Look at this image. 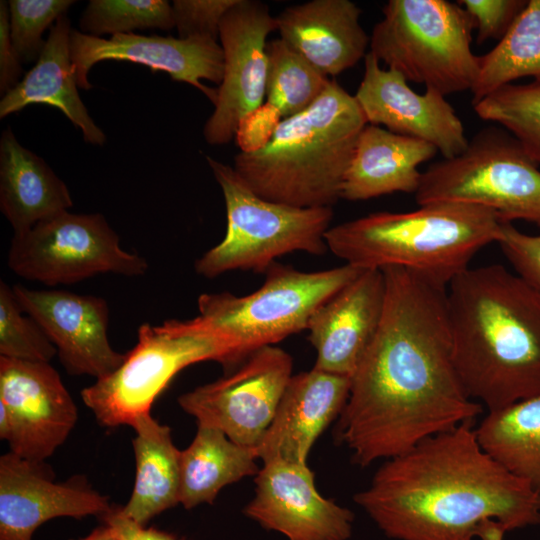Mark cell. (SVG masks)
<instances>
[{
  "label": "cell",
  "instance_id": "6da1fadb",
  "mask_svg": "<svg viewBox=\"0 0 540 540\" xmlns=\"http://www.w3.org/2000/svg\"><path fill=\"white\" fill-rule=\"evenodd\" d=\"M382 272V318L350 378L337 429L353 461L363 467L475 421L483 411L455 368L447 286L405 268Z\"/></svg>",
  "mask_w": 540,
  "mask_h": 540
},
{
  "label": "cell",
  "instance_id": "7a4b0ae2",
  "mask_svg": "<svg viewBox=\"0 0 540 540\" xmlns=\"http://www.w3.org/2000/svg\"><path fill=\"white\" fill-rule=\"evenodd\" d=\"M474 421L385 460L354 500L396 540H503L540 524V494L480 445Z\"/></svg>",
  "mask_w": 540,
  "mask_h": 540
},
{
  "label": "cell",
  "instance_id": "3957f363",
  "mask_svg": "<svg viewBox=\"0 0 540 540\" xmlns=\"http://www.w3.org/2000/svg\"><path fill=\"white\" fill-rule=\"evenodd\" d=\"M452 354L471 399L494 411L540 394V296L500 264L447 286Z\"/></svg>",
  "mask_w": 540,
  "mask_h": 540
},
{
  "label": "cell",
  "instance_id": "277c9868",
  "mask_svg": "<svg viewBox=\"0 0 540 540\" xmlns=\"http://www.w3.org/2000/svg\"><path fill=\"white\" fill-rule=\"evenodd\" d=\"M354 95L335 80L304 111L284 118L266 147L238 153L233 168L263 199L296 207H331L359 134L367 125Z\"/></svg>",
  "mask_w": 540,
  "mask_h": 540
},
{
  "label": "cell",
  "instance_id": "5b68a950",
  "mask_svg": "<svg viewBox=\"0 0 540 540\" xmlns=\"http://www.w3.org/2000/svg\"><path fill=\"white\" fill-rule=\"evenodd\" d=\"M502 222L479 205L432 202L340 223L325 240L329 251L358 269L400 267L448 286L478 251L497 242Z\"/></svg>",
  "mask_w": 540,
  "mask_h": 540
},
{
  "label": "cell",
  "instance_id": "8992f818",
  "mask_svg": "<svg viewBox=\"0 0 540 540\" xmlns=\"http://www.w3.org/2000/svg\"><path fill=\"white\" fill-rule=\"evenodd\" d=\"M361 271L344 264L304 272L276 261L262 286L250 294H201L197 317L224 344V369L231 372L255 351L306 330L314 311Z\"/></svg>",
  "mask_w": 540,
  "mask_h": 540
},
{
  "label": "cell",
  "instance_id": "52a82bcc",
  "mask_svg": "<svg viewBox=\"0 0 540 540\" xmlns=\"http://www.w3.org/2000/svg\"><path fill=\"white\" fill-rule=\"evenodd\" d=\"M226 207L223 240L195 261V271L215 278L230 271L265 273L276 259L296 251L323 255L331 207H296L255 194L233 166L207 156Z\"/></svg>",
  "mask_w": 540,
  "mask_h": 540
},
{
  "label": "cell",
  "instance_id": "ba28073f",
  "mask_svg": "<svg viewBox=\"0 0 540 540\" xmlns=\"http://www.w3.org/2000/svg\"><path fill=\"white\" fill-rule=\"evenodd\" d=\"M370 36V52L407 81L445 97L471 90L479 56L471 49L475 24L457 2L389 0Z\"/></svg>",
  "mask_w": 540,
  "mask_h": 540
},
{
  "label": "cell",
  "instance_id": "9c48e42d",
  "mask_svg": "<svg viewBox=\"0 0 540 540\" xmlns=\"http://www.w3.org/2000/svg\"><path fill=\"white\" fill-rule=\"evenodd\" d=\"M226 360L224 344L197 316L159 325L144 323L122 364L82 389L81 398L101 426H131L138 416L150 413L156 398L181 370L202 361H216L224 368Z\"/></svg>",
  "mask_w": 540,
  "mask_h": 540
},
{
  "label": "cell",
  "instance_id": "30bf717a",
  "mask_svg": "<svg viewBox=\"0 0 540 540\" xmlns=\"http://www.w3.org/2000/svg\"><path fill=\"white\" fill-rule=\"evenodd\" d=\"M418 205L464 202L485 207L501 221L540 223V170L506 130L478 131L458 156L442 159L423 173Z\"/></svg>",
  "mask_w": 540,
  "mask_h": 540
},
{
  "label": "cell",
  "instance_id": "8fae6325",
  "mask_svg": "<svg viewBox=\"0 0 540 540\" xmlns=\"http://www.w3.org/2000/svg\"><path fill=\"white\" fill-rule=\"evenodd\" d=\"M8 265L18 276L48 286L106 273L141 276L149 267L144 257L121 247L102 214L68 210L13 233Z\"/></svg>",
  "mask_w": 540,
  "mask_h": 540
},
{
  "label": "cell",
  "instance_id": "7c38bea8",
  "mask_svg": "<svg viewBox=\"0 0 540 540\" xmlns=\"http://www.w3.org/2000/svg\"><path fill=\"white\" fill-rule=\"evenodd\" d=\"M292 369L293 359L286 351L267 346L224 377L182 394L178 403L197 425L218 429L233 442L256 450Z\"/></svg>",
  "mask_w": 540,
  "mask_h": 540
},
{
  "label": "cell",
  "instance_id": "4fadbf2b",
  "mask_svg": "<svg viewBox=\"0 0 540 540\" xmlns=\"http://www.w3.org/2000/svg\"><path fill=\"white\" fill-rule=\"evenodd\" d=\"M77 419L73 398L50 363L0 356V438L10 452L44 462Z\"/></svg>",
  "mask_w": 540,
  "mask_h": 540
},
{
  "label": "cell",
  "instance_id": "5bb4252c",
  "mask_svg": "<svg viewBox=\"0 0 540 540\" xmlns=\"http://www.w3.org/2000/svg\"><path fill=\"white\" fill-rule=\"evenodd\" d=\"M275 30L276 17L260 1L238 0L224 16L219 31L224 73L214 111L203 128L207 143L223 145L233 140L240 119L264 103L266 40Z\"/></svg>",
  "mask_w": 540,
  "mask_h": 540
},
{
  "label": "cell",
  "instance_id": "9a60e30c",
  "mask_svg": "<svg viewBox=\"0 0 540 540\" xmlns=\"http://www.w3.org/2000/svg\"><path fill=\"white\" fill-rule=\"evenodd\" d=\"M114 507L84 476L55 482L44 462L12 452L0 457V540H32L34 532L49 520L102 519Z\"/></svg>",
  "mask_w": 540,
  "mask_h": 540
},
{
  "label": "cell",
  "instance_id": "2e32d148",
  "mask_svg": "<svg viewBox=\"0 0 540 540\" xmlns=\"http://www.w3.org/2000/svg\"><path fill=\"white\" fill-rule=\"evenodd\" d=\"M70 56L77 86L84 90L92 87L87 76L97 62L129 61L153 71H164L172 80L194 86L214 104L217 89L203 85L201 80L220 85L224 73L222 47L208 37L181 39L128 33L106 39L72 29Z\"/></svg>",
  "mask_w": 540,
  "mask_h": 540
},
{
  "label": "cell",
  "instance_id": "e0dca14e",
  "mask_svg": "<svg viewBox=\"0 0 540 540\" xmlns=\"http://www.w3.org/2000/svg\"><path fill=\"white\" fill-rule=\"evenodd\" d=\"M354 97L368 124L428 142L443 159L460 155L468 146L464 125L444 95L434 89L418 94L401 73L381 68L370 51Z\"/></svg>",
  "mask_w": 540,
  "mask_h": 540
},
{
  "label": "cell",
  "instance_id": "ac0fdd59",
  "mask_svg": "<svg viewBox=\"0 0 540 540\" xmlns=\"http://www.w3.org/2000/svg\"><path fill=\"white\" fill-rule=\"evenodd\" d=\"M22 310L43 329L72 375L103 378L114 372L125 354L108 339L109 307L105 299L66 290H33L13 286Z\"/></svg>",
  "mask_w": 540,
  "mask_h": 540
},
{
  "label": "cell",
  "instance_id": "d6986e66",
  "mask_svg": "<svg viewBox=\"0 0 540 540\" xmlns=\"http://www.w3.org/2000/svg\"><path fill=\"white\" fill-rule=\"evenodd\" d=\"M255 495L244 514L288 540H348L354 514L324 498L307 464L279 459L263 462L255 478Z\"/></svg>",
  "mask_w": 540,
  "mask_h": 540
},
{
  "label": "cell",
  "instance_id": "ffe728a7",
  "mask_svg": "<svg viewBox=\"0 0 540 540\" xmlns=\"http://www.w3.org/2000/svg\"><path fill=\"white\" fill-rule=\"evenodd\" d=\"M386 284L382 270H362L311 315L314 368L351 378L379 327Z\"/></svg>",
  "mask_w": 540,
  "mask_h": 540
},
{
  "label": "cell",
  "instance_id": "44dd1931",
  "mask_svg": "<svg viewBox=\"0 0 540 540\" xmlns=\"http://www.w3.org/2000/svg\"><path fill=\"white\" fill-rule=\"evenodd\" d=\"M350 384L349 377L314 367L292 375L274 418L256 447L258 459L307 464L314 442L340 416Z\"/></svg>",
  "mask_w": 540,
  "mask_h": 540
},
{
  "label": "cell",
  "instance_id": "7402d4cb",
  "mask_svg": "<svg viewBox=\"0 0 540 540\" xmlns=\"http://www.w3.org/2000/svg\"><path fill=\"white\" fill-rule=\"evenodd\" d=\"M361 13L350 0H312L285 8L276 17L277 31L318 71L337 76L368 53Z\"/></svg>",
  "mask_w": 540,
  "mask_h": 540
},
{
  "label": "cell",
  "instance_id": "603a6c76",
  "mask_svg": "<svg viewBox=\"0 0 540 540\" xmlns=\"http://www.w3.org/2000/svg\"><path fill=\"white\" fill-rule=\"evenodd\" d=\"M438 151L428 142L367 124L357 139L344 177L341 199L361 201L395 193H416L419 166Z\"/></svg>",
  "mask_w": 540,
  "mask_h": 540
},
{
  "label": "cell",
  "instance_id": "cb8c5ba5",
  "mask_svg": "<svg viewBox=\"0 0 540 540\" xmlns=\"http://www.w3.org/2000/svg\"><path fill=\"white\" fill-rule=\"evenodd\" d=\"M71 30L67 14L62 15L50 28L35 65L2 97L0 118L31 104L50 105L80 128L85 142L102 145L106 136L90 117L77 90L70 56Z\"/></svg>",
  "mask_w": 540,
  "mask_h": 540
},
{
  "label": "cell",
  "instance_id": "d4e9b609",
  "mask_svg": "<svg viewBox=\"0 0 540 540\" xmlns=\"http://www.w3.org/2000/svg\"><path fill=\"white\" fill-rule=\"evenodd\" d=\"M72 205L66 184L6 128L0 138V209L13 232H24Z\"/></svg>",
  "mask_w": 540,
  "mask_h": 540
},
{
  "label": "cell",
  "instance_id": "484cf974",
  "mask_svg": "<svg viewBox=\"0 0 540 540\" xmlns=\"http://www.w3.org/2000/svg\"><path fill=\"white\" fill-rule=\"evenodd\" d=\"M131 427L136 433L132 440L136 475L131 496L120 511L145 526L156 515L180 504L181 451L170 428L151 413L138 416Z\"/></svg>",
  "mask_w": 540,
  "mask_h": 540
},
{
  "label": "cell",
  "instance_id": "4316f807",
  "mask_svg": "<svg viewBox=\"0 0 540 540\" xmlns=\"http://www.w3.org/2000/svg\"><path fill=\"white\" fill-rule=\"evenodd\" d=\"M254 448L241 446L222 431L197 425L190 445L180 452V496L185 509L212 504L225 486L259 472Z\"/></svg>",
  "mask_w": 540,
  "mask_h": 540
},
{
  "label": "cell",
  "instance_id": "83f0119b",
  "mask_svg": "<svg viewBox=\"0 0 540 540\" xmlns=\"http://www.w3.org/2000/svg\"><path fill=\"white\" fill-rule=\"evenodd\" d=\"M476 434L492 458L540 494V394L488 411Z\"/></svg>",
  "mask_w": 540,
  "mask_h": 540
},
{
  "label": "cell",
  "instance_id": "f1b7e54d",
  "mask_svg": "<svg viewBox=\"0 0 540 540\" xmlns=\"http://www.w3.org/2000/svg\"><path fill=\"white\" fill-rule=\"evenodd\" d=\"M540 78V0H528L504 37L479 56L472 105L515 80Z\"/></svg>",
  "mask_w": 540,
  "mask_h": 540
},
{
  "label": "cell",
  "instance_id": "f546056e",
  "mask_svg": "<svg viewBox=\"0 0 540 540\" xmlns=\"http://www.w3.org/2000/svg\"><path fill=\"white\" fill-rule=\"evenodd\" d=\"M267 102L283 119L311 106L327 89L331 79L313 67L281 38L267 43Z\"/></svg>",
  "mask_w": 540,
  "mask_h": 540
},
{
  "label": "cell",
  "instance_id": "4dcf8cb0",
  "mask_svg": "<svg viewBox=\"0 0 540 540\" xmlns=\"http://www.w3.org/2000/svg\"><path fill=\"white\" fill-rule=\"evenodd\" d=\"M479 118L510 133L526 154L540 165V78L507 84L473 104Z\"/></svg>",
  "mask_w": 540,
  "mask_h": 540
},
{
  "label": "cell",
  "instance_id": "1f68e13d",
  "mask_svg": "<svg viewBox=\"0 0 540 540\" xmlns=\"http://www.w3.org/2000/svg\"><path fill=\"white\" fill-rule=\"evenodd\" d=\"M81 32L95 37L128 34L137 29L175 28L166 0H91L80 18Z\"/></svg>",
  "mask_w": 540,
  "mask_h": 540
},
{
  "label": "cell",
  "instance_id": "d6a6232c",
  "mask_svg": "<svg viewBox=\"0 0 540 540\" xmlns=\"http://www.w3.org/2000/svg\"><path fill=\"white\" fill-rule=\"evenodd\" d=\"M57 355V349L39 324L25 313L13 291L0 281V356L48 362Z\"/></svg>",
  "mask_w": 540,
  "mask_h": 540
},
{
  "label": "cell",
  "instance_id": "836d02e7",
  "mask_svg": "<svg viewBox=\"0 0 540 540\" xmlns=\"http://www.w3.org/2000/svg\"><path fill=\"white\" fill-rule=\"evenodd\" d=\"M75 3L73 0H10V39L22 63L37 61L46 40L42 34Z\"/></svg>",
  "mask_w": 540,
  "mask_h": 540
},
{
  "label": "cell",
  "instance_id": "e575fe53",
  "mask_svg": "<svg viewBox=\"0 0 540 540\" xmlns=\"http://www.w3.org/2000/svg\"><path fill=\"white\" fill-rule=\"evenodd\" d=\"M238 0H174L172 15L179 38H219L220 25Z\"/></svg>",
  "mask_w": 540,
  "mask_h": 540
},
{
  "label": "cell",
  "instance_id": "d590c367",
  "mask_svg": "<svg viewBox=\"0 0 540 540\" xmlns=\"http://www.w3.org/2000/svg\"><path fill=\"white\" fill-rule=\"evenodd\" d=\"M496 243L515 273L540 296V234H526L512 222H502Z\"/></svg>",
  "mask_w": 540,
  "mask_h": 540
},
{
  "label": "cell",
  "instance_id": "8d00e7d4",
  "mask_svg": "<svg viewBox=\"0 0 540 540\" xmlns=\"http://www.w3.org/2000/svg\"><path fill=\"white\" fill-rule=\"evenodd\" d=\"M526 0H460L457 1L475 24L476 42L500 41L527 5Z\"/></svg>",
  "mask_w": 540,
  "mask_h": 540
},
{
  "label": "cell",
  "instance_id": "74e56055",
  "mask_svg": "<svg viewBox=\"0 0 540 540\" xmlns=\"http://www.w3.org/2000/svg\"><path fill=\"white\" fill-rule=\"evenodd\" d=\"M282 120L280 111L267 101L244 115L234 136L240 152L252 154L266 147Z\"/></svg>",
  "mask_w": 540,
  "mask_h": 540
},
{
  "label": "cell",
  "instance_id": "f35d334b",
  "mask_svg": "<svg viewBox=\"0 0 540 540\" xmlns=\"http://www.w3.org/2000/svg\"><path fill=\"white\" fill-rule=\"evenodd\" d=\"M21 63L10 39L8 2L0 1V91L2 94H6L20 82Z\"/></svg>",
  "mask_w": 540,
  "mask_h": 540
},
{
  "label": "cell",
  "instance_id": "ab89813d",
  "mask_svg": "<svg viewBox=\"0 0 540 540\" xmlns=\"http://www.w3.org/2000/svg\"><path fill=\"white\" fill-rule=\"evenodd\" d=\"M101 520L110 525L121 540H184L165 531L155 528H146L145 526L134 522L121 513L119 506L114 507V509Z\"/></svg>",
  "mask_w": 540,
  "mask_h": 540
},
{
  "label": "cell",
  "instance_id": "60d3db41",
  "mask_svg": "<svg viewBox=\"0 0 540 540\" xmlns=\"http://www.w3.org/2000/svg\"><path fill=\"white\" fill-rule=\"evenodd\" d=\"M70 540H121L116 531L108 524L97 527L89 535L81 539Z\"/></svg>",
  "mask_w": 540,
  "mask_h": 540
},
{
  "label": "cell",
  "instance_id": "b9f144b4",
  "mask_svg": "<svg viewBox=\"0 0 540 540\" xmlns=\"http://www.w3.org/2000/svg\"><path fill=\"white\" fill-rule=\"evenodd\" d=\"M537 226L540 228V223Z\"/></svg>",
  "mask_w": 540,
  "mask_h": 540
}]
</instances>
